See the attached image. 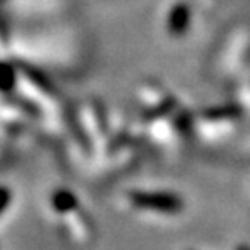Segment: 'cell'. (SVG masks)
Wrapping results in <instances>:
<instances>
[{
	"label": "cell",
	"mask_w": 250,
	"mask_h": 250,
	"mask_svg": "<svg viewBox=\"0 0 250 250\" xmlns=\"http://www.w3.org/2000/svg\"><path fill=\"white\" fill-rule=\"evenodd\" d=\"M132 203L143 210L151 212H177L183 205L179 198L168 193H136L132 195Z\"/></svg>",
	"instance_id": "obj_1"
}]
</instances>
